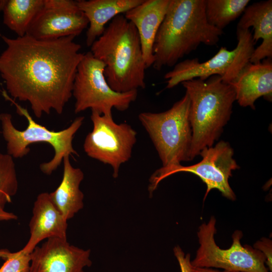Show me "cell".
<instances>
[{
	"label": "cell",
	"instance_id": "6da1fadb",
	"mask_svg": "<svg viewBox=\"0 0 272 272\" xmlns=\"http://www.w3.org/2000/svg\"><path fill=\"white\" fill-rule=\"evenodd\" d=\"M7 44L0 55V74L11 96L27 101L35 116L60 114L72 96L78 66L84 53L75 36L38 40L26 34L1 36Z\"/></svg>",
	"mask_w": 272,
	"mask_h": 272
},
{
	"label": "cell",
	"instance_id": "7a4b0ae2",
	"mask_svg": "<svg viewBox=\"0 0 272 272\" xmlns=\"http://www.w3.org/2000/svg\"><path fill=\"white\" fill-rule=\"evenodd\" d=\"M223 34L208 22L205 0H170L153 46V67L174 66L201 43L217 44Z\"/></svg>",
	"mask_w": 272,
	"mask_h": 272
},
{
	"label": "cell",
	"instance_id": "3957f363",
	"mask_svg": "<svg viewBox=\"0 0 272 272\" xmlns=\"http://www.w3.org/2000/svg\"><path fill=\"white\" fill-rule=\"evenodd\" d=\"M93 56L105 65L110 88L126 93L146 87L147 67L137 30L123 14L114 17L91 46Z\"/></svg>",
	"mask_w": 272,
	"mask_h": 272
},
{
	"label": "cell",
	"instance_id": "277c9868",
	"mask_svg": "<svg viewBox=\"0 0 272 272\" xmlns=\"http://www.w3.org/2000/svg\"><path fill=\"white\" fill-rule=\"evenodd\" d=\"M190 99L189 118L192 129L190 159L213 146L230 119L235 92L219 76L206 80L194 79L181 83Z\"/></svg>",
	"mask_w": 272,
	"mask_h": 272
},
{
	"label": "cell",
	"instance_id": "5b68a950",
	"mask_svg": "<svg viewBox=\"0 0 272 272\" xmlns=\"http://www.w3.org/2000/svg\"><path fill=\"white\" fill-rule=\"evenodd\" d=\"M4 96L15 105L17 112L24 116L28 121L26 128L20 130L13 125L10 114H0L2 132L7 142L8 154L13 158H22L29 153L30 149L29 145L36 143L49 144L54 149V156L49 161L40 165L41 171L47 175H50L60 166L64 156L78 155L73 148V140L82 126L84 117H77L68 127L63 130L57 131L51 130L37 123L26 108L10 98L6 92Z\"/></svg>",
	"mask_w": 272,
	"mask_h": 272
},
{
	"label": "cell",
	"instance_id": "8992f818",
	"mask_svg": "<svg viewBox=\"0 0 272 272\" xmlns=\"http://www.w3.org/2000/svg\"><path fill=\"white\" fill-rule=\"evenodd\" d=\"M190 99L184 96L168 110L160 113L144 112L139 119L150 137L162 167L190 161L192 129L189 114Z\"/></svg>",
	"mask_w": 272,
	"mask_h": 272
},
{
	"label": "cell",
	"instance_id": "52a82bcc",
	"mask_svg": "<svg viewBox=\"0 0 272 272\" xmlns=\"http://www.w3.org/2000/svg\"><path fill=\"white\" fill-rule=\"evenodd\" d=\"M105 67L90 51L84 53L73 85L75 113L90 108L101 115H112V108L124 111L137 99L138 90L118 93L110 88L104 74Z\"/></svg>",
	"mask_w": 272,
	"mask_h": 272
},
{
	"label": "cell",
	"instance_id": "ba28073f",
	"mask_svg": "<svg viewBox=\"0 0 272 272\" xmlns=\"http://www.w3.org/2000/svg\"><path fill=\"white\" fill-rule=\"evenodd\" d=\"M237 44L232 50L221 47L209 60L200 62L198 58L187 59L178 62L167 73L166 88L171 89L183 82L199 79L206 80L213 76H219L223 82L230 84L250 62L255 49L252 32L249 29L237 28Z\"/></svg>",
	"mask_w": 272,
	"mask_h": 272
},
{
	"label": "cell",
	"instance_id": "9c48e42d",
	"mask_svg": "<svg viewBox=\"0 0 272 272\" xmlns=\"http://www.w3.org/2000/svg\"><path fill=\"white\" fill-rule=\"evenodd\" d=\"M216 222L212 216L207 223L199 227L197 235L199 247L191 261L193 267L219 268L229 272H269L265 265L266 258L261 251L242 245L243 234L240 230L233 233L231 247L220 248L215 241Z\"/></svg>",
	"mask_w": 272,
	"mask_h": 272
},
{
	"label": "cell",
	"instance_id": "30bf717a",
	"mask_svg": "<svg viewBox=\"0 0 272 272\" xmlns=\"http://www.w3.org/2000/svg\"><path fill=\"white\" fill-rule=\"evenodd\" d=\"M234 151L230 144L221 141L215 146L203 149L199 153L202 159L195 164L184 166L181 164L162 167L155 171L149 179L148 190L150 196L157 188L159 183L165 178L176 173L184 172L195 174L206 184L205 200L213 189L219 190L226 198L234 200L235 193L229 183L232 171L239 168L233 158Z\"/></svg>",
	"mask_w": 272,
	"mask_h": 272
},
{
	"label": "cell",
	"instance_id": "8fae6325",
	"mask_svg": "<svg viewBox=\"0 0 272 272\" xmlns=\"http://www.w3.org/2000/svg\"><path fill=\"white\" fill-rule=\"evenodd\" d=\"M91 119L93 128L85 138L84 151L89 157L110 165L113 170L112 176L116 178L120 166L131 156L137 131L126 123H115L112 115L92 111Z\"/></svg>",
	"mask_w": 272,
	"mask_h": 272
},
{
	"label": "cell",
	"instance_id": "7c38bea8",
	"mask_svg": "<svg viewBox=\"0 0 272 272\" xmlns=\"http://www.w3.org/2000/svg\"><path fill=\"white\" fill-rule=\"evenodd\" d=\"M89 22L72 0H44L42 8L30 24L27 35L38 40L79 35Z\"/></svg>",
	"mask_w": 272,
	"mask_h": 272
},
{
	"label": "cell",
	"instance_id": "4fadbf2b",
	"mask_svg": "<svg viewBox=\"0 0 272 272\" xmlns=\"http://www.w3.org/2000/svg\"><path fill=\"white\" fill-rule=\"evenodd\" d=\"M90 252L71 245L66 237H50L30 254L29 272H84L92 263Z\"/></svg>",
	"mask_w": 272,
	"mask_h": 272
},
{
	"label": "cell",
	"instance_id": "5bb4252c",
	"mask_svg": "<svg viewBox=\"0 0 272 272\" xmlns=\"http://www.w3.org/2000/svg\"><path fill=\"white\" fill-rule=\"evenodd\" d=\"M29 226L30 236L20 251L30 254L42 240L52 237H66L67 220L52 202L48 192H42L34 202Z\"/></svg>",
	"mask_w": 272,
	"mask_h": 272
},
{
	"label": "cell",
	"instance_id": "9a60e30c",
	"mask_svg": "<svg viewBox=\"0 0 272 272\" xmlns=\"http://www.w3.org/2000/svg\"><path fill=\"white\" fill-rule=\"evenodd\" d=\"M230 84L235 90L236 101L241 107L254 110L255 102L261 97L271 101V59H264L257 63L249 62Z\"/></svg>",
	"mask_w": 272,
	"mask_h": 272
},
{
	"label": "cell",
	"instance_id": "2e32d148",
	"mask_svg": "<svg viewBox=\"0 0 272 272\" xmlns=\"http://www.w3.org/2000/svg\"><path fill=\"white\" fill-rule=\"evenodd\" d=\"M170 0H144L123 15L138 32L147 69L154 62L155 39L166 13Z\"/></svg>",
	"mask_w": 272,
	"mask_h": 272
},
{
	"label": "cell",
	"instance_id": "e0dca14e",
	"mask_svg": "<svg viewBox=\"0 0 272 272\" xmlns=\"http://www.w3.org/2000/svg\"><path fill=\"white\" fill-rule=\"evenodd\" d=\"M252 27V38L255 44L260 39L261 43L255 48L250 62L257 63L272 58V1L254 3L247 6L237 24V28L249 29Z\"/></svg>",
	"mask_w": 272,
	"mask_h": 272
},
{
	"label": "cell",
	"instance_id": "ac0fdd59",
	"mask_svg": "<svg viewBox=\"0 0 272 272\" xmlns=\"http://www.w3.org/2000/svg\"><path fill=\"white\" fill-rule=\"evenodd\" d=\"M144 0H79V9L89 22L86 44L91 47L103 33L106 25L114 17L124 14L141 4Z\"/></svg>",
	"mask_w": 272,
	"mask_h": 272
},
{
	"label": "cell",
	"instance_id": "d6986e66",
	"mask_svg": "<svg viewBox=\"0 0 272 272\" xmlns=\"http://www.w3.org/2000/svg\"><path fill=\"white\" fill-rule=\"evenodd\" d=\"M63 172L61 181L50 197L58 210L67 221L84 207V194L80 185L84 179L83 172L80 168L74 167L70 156L63 159Z\"/></svg>",
	"mask_w": 272,
	"mask_h": 272
},
{
	"label": "cell",
	"instance_id": "ffe728a7",
	"mask_svg": "<svg viewBox=\"0 0 272 272\" xmlns=\"http://www.w3.org/2000/svg\"><path fill=\"white\" fill-rule=\"evenodd\" d=\"M43 3L44 0L0 1V11L3 12L4 23L18 37L24 36Z\"/></svg>",
	"mask_w": 272,
	"mask_h": 272
},
{
	"label": "cell",
	"instance_id": "44dd1931",
	"mask_svg": "<svg viewBox=\"0 0 272 272\" xmlns=\"http://www.w3.org/2000/svg\"><path fill=\"white\" fill-rule=\"evenodd\" d=\"M249 0H205V13L208 23L223 31L242 15Z\"/></svg>",
	"mask_w": 272,
	"mask_h": 272
},
{
	"label": "cell",
	"instance_id": "7402d4cb",
	"mask_svg": "<svg viewBox=\"0 0 272 272\" xmlns=\"http://www.w3.org/2000/svg\"><path fill=\"white\" fill-rule=\"evenodd\" d=\"M18 181L13 158L0 152V209L4 210L6 204L17 192Z\"/></svg>",
	"mask_w": 272,
	"mask_h": 272
},
{
	"label": "cell",
	"instance_id": "603a6c76",
	"mask_svg": "<svg viewBox=\"0 0 272 272\" xmlns=\"http://www.w3.org/2000/svg\"><path fill=\"white\" fill-rule=\"evenodd\" d=\"M0 268V272H29L30 254H24L20 250L11 252Z\"/></svg>",
	"mask_w": 272,
	"mask_h": 272
},
{
	"label": "cell",
	"instance_id": "cb8c5ba5",
	"mask_svg": "<svg viewBox=\"0 0 272 272\" xmlns=\"http://www.w3.org/2000/svg\"><path fill=\"white\" fill-rule=\"evenodd\" d=\"M272 242L269 239L262 238L253 245L254 248L261 251L266 258L265 264L269 270L272 269Z\"/></svg>",
	"mask_w": 272,
	"mask_h": 272
},
{
	"label": "cell",
	"instance_id": "d4e9b609",
	"mask_svg": "<svg viewBox=\"0 0 272 272\" xmlns=\"http://www.w3.org/2000/svg\"><path fill=\"white\" fill-rule=\"evenodd\" d=\"M173 252L179 263L181 272H193L190 253L185 254L181 248L178 245L174 247Z\"/></svg>",
	"mask_w": 272,
	"mask_h": 272
},
{
	"label": "cell",
	"instance_id": "484cf974",
	"mask_svg": "<svg viewBox=\"0 0 272 272\" xmlns=\"http://www.w3.org/2000/svg\"><path fill=\"white\" fill-rule=\"evenodd\" d=\"M17 218V216L14 214L7 212L4 210L0 209V221L16 220Z\"/></svg>",
	"mask_w": 272,
	"mask_h": 272
},
{
	"label": "cell",
	"instance_id": "4316f807",
	"mask_svg": "<svg viewBox=\"0 0 272 272\" xmlns=\"http://www.w3.org/2000/svg\"><path fill=\"white\" fill-rule=\"evenodd\" d=\"M193 272H229L225 270L223 271H220L211 268L194 267H193Z\"/></svg>",
	"mask_w": 272,
	"mask_h": 272
},
{
	"label": "cell",
	"instance_id": "83f0119b",
	"mask_svg": "<svg viewBox=\"0 0 272 272\" xmlns=\"http://www.w3.org/2000/svg\"><path fill=\"white\" fill-rule=\"evenodd\" d=\"M11 252H10L7 249H0V258H2L4 259L7 258L9 256Z\"/></svg>",
	"mask_w": 272,
	"mask_h": 272
},
{
	"label": "cell",
	"instance_id": "f1b7e54d",
	"mask_svg": "<svg viewBox=\"0 0 272 272\" xmlns=\"http://www.w3.org/2000/svg\"><path fill=\"white\" fill-rule=\"evenodd\" d=\"M237 272H240V271H237Z\"/></svg>",
	"mask_w": 272,
	"mask_h": 272
}]
</instances>
